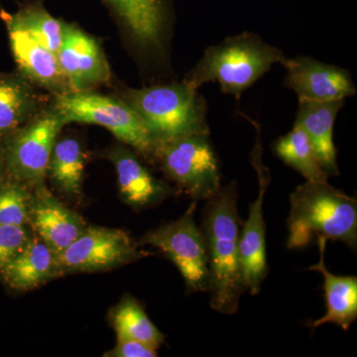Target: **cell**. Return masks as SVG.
<instances>
[{
    "label": "cell",
    "instance_id": "e0dca14e",
    "mask_svg": "<svg viewBox=\"0 0 357 357\" xmlns=\"http://www.w3.org/2000/svg\"><path fill=\"white\" fill-rule=\"evenodd\" d=\"M141 46L158 50L165 36L168 0H105Z\"/></svg>",
    "mask_w": 357,
    "mask_h": 357
},
{
    "label": "cell",
    "instance_id": "277c9868",
    "mask_svg": "<svg viewBox=\"0 0 357 357\" xmlns=\"http://www.w3.org/2000/svg\"><path fill=\"white\" fill-rule=\"evenodd\" d=\"M123 100L139 116L157 145L192 134L211 135L206 100L184 82L128 89Z\"/></svg>",
    "mask_w": 357,
    "mask_h": 357
},
{
    "label": "cell",
    "instance_id": "30bf717a",
    "mask_svg": "<svg viewBox=\"0 0 357 357\" xmlns=\"http://www.w3.org/2000/svg\"><path fill=\"white\" fill-rule=\"evenodd\" d=\"M244 115V114H243ZM245 116V115H244ZM256 128L255 148L251 152V165L257 173L258 189L257 198L249 208L248 220L241 223L243 229L241 231V267L244 285L250 295L256 296L261 290L263 282L268 274L266 253V223L263 213V203L268 187L271 182L269 169L262 162L261 130L260 126L255 121L245 116Z\"/></svg>",
    "mask_w": 357,
    "mask_h": 357
},
{
    "label": "cell",
    "instance_id": "484cf974",
    "mask_svg": "<svg viewBox=\"0 0 357 357\" xmlns=\"http://www.w3.org/2000/svg\"><path fill=\"white\" fill-rule=\"evenodd\" d=\"M33 236L30 227L0 225V270L29 243Z\"/></svg>",
    "mask_w": 357,
    "mask_h": 357
},
{
    "label": "cell",
    "instance_id": "6da1fadb",
    "mask_svg": "<svg viewBox=\"0 0 357 357\" xmlns=\"http://www.w3.org/2000/svg\"><path fill=\"white\" fill-rule=\"evenodd\" d=\"M237 201L236 181L220 185L218 191L206 199L199 227L208 257L211 307L223 314H236L239 300L246 291L239 248L243 222Z\"/></svg>",
    "mask_w": 357,
    "mask_h": 357
},
{
    "label": "cell",
    "instance_id": "52a82bcc",
    "mask_svg": "<svg viewBox=\"0 0 357 357\" xmlns=\"http://www.w3.org/2000/svg\"><path fill=\"white\" fill-rule=\"evenodd\" d=\"M197 202L178 220L150 230L141 238L161 251L178 268L188 294L208 292V257L202 230L195 222Z\"/></svg>",
    "mask_w": 357,
    "mask_h": 357
},
{
    "label": "cell",
    "instance_id": "8fae6325",
    "mask_svg": "<svg viewBox=\"0 0 357 357\" xmlns=\"http://www.w3.org/2000/svg\"><path fill=\"white\" fill-rule=\"evenodd\" d=\"M282 66L286 70L284 84L297 95L298 100L333 102L356 95L351 73L337 66L307 56L286 57Z\"/></svg>",
    "mask_w": 357,
    "mask_h": 357
},
{
    "label": "cell",
    "instance_id": "cb8c5ba5",
    "mask_svg": "<svg viewBox=\"0 0 357 357\" xmlns=\"http://www.w3.org/2000/svg\"><path fill=\"white\" fill-rule=\"evenodd\" d=\"M32 107V96L15 77H0V138L20 128Z\"/></svg>",
    "mask_w": 357,
    "mask_h": 357
},
{
    "label": "cell",
    "instance_id": "5b68a950",
    "mask_svg": "<svg viewBox=\"0 0 357 357\" xmlns=\"http://www.w3.org/2000/svg\"><path fill=\"white\" fill-rule=\"evenodd\" d=\"M210 136H183L155 149L154 159L167 177L197 203L211 198L222 185L220 160Z\"/></svg>",
    "mask_w": 357,
    "mask_h": 357
},
{
    "label": "cell",
    "instance_id": "8992f818",
    "mask_svg": "<svg viewBox=\"0 0 357 357\" xmlns=\"http://www.w3.org/2000/svg\"><path fill=\"white\" fill-rule=\"evenodd\" d=\"M57 112L65 123L81 122L103 126L142 156L154 158L156 142L124 100L86 91H70L59 96Z\"/></svg>",
    "mask_w": 357,
    "mask_h": 357
},
{
    "label": "cell",
    "instance_id": "4fadbf2b",
    "mask_svg": "<svg viewBox=\"0 0 357 357\" xmlns=\"http://www.w3.org/2000/svg\"><path fill=\"white\" fill-rule=\"evenodd\" d=\"M30 227L58 255L83 234L86 225L41 185L33 192Z\"/></svg>",
    "mask_w": 357,
    "mask_h": 357
},
{
    "label": "cell",
    "instance_id": "ffe728a7",
    "mask_svg": "<svg viewBox=\"0 0 357 357\" xmlns=\"http://www.w3.org/2000/svg\"><path fill=\"white\" fill-rule=\"evenodd\" d=\"M272 150L281 161L307 181L328 182V174L319 163L311 141L300 126L294 124L290 132L275 141Z\"/></svg>",
    "mask_w": 357,
    "mask_h": 357
},
{
    "label": "cell",
    "instance_id": "ba28073f",
    "mask_svg": "<svg viewBox=\"0 0 357 357\" xmlns=\"http://www.w3.org/2000/svg\"><path fill=\"white\" fill-rule=\"evenodd\" d=\"M64 124L56 110L7 135L4 158L10 178L28 187L44 185L52 152Z\"/></svg>",
    "mask_w": 357,
    "mask_h": 357
},
{
    "label": "cell",
    "instance_id": "9a60e30c",
    "mask_svg": "<svg viewBox=\"0 0 357 357\" xmlns=\"http://www.w3.org/2000/svg\"><path fill=\"white\" fill-rule=\"evenodd\" d=\"M345 100L311 102L299 100L296 126H300L311 141L319 163L330 176L340 175L337 151L333 143V126Z\"/></svg>",
    "mask_w": 357,
    "mask_h": 357
},
{
    "label": "cell",
    "instance_id": "3957f363",
    "mask_svg": "<svg viewBox=\"0 0 357 357\" xmlns=\"http://www.w3.org/2000/svg\"><path fill=\"white\" fill-rule=\"evenodd\" d=\"M289 249L303 248L312 237L340 241L356 252L357 201L328 182L306 181L290 195Z\"/></svg>",
    "mask_w": 357,
    "mask_h": 357
},
{
    "label": "cell",
    "instance_id": "603a6c76",
    "mask_svg": "<svg viewBox=\"0 0 357 357\" xmlns=\"http://www.w3.org/2000/svg\"><path fill=\"white\" fill-rule=\"evenodd\" d=\"M7 26L27 33L47 49L58 54L64 37V26L43 9L27 8L14 15H7Z\"/></svg>",
    "mask_w": 357,
    "mask_h": 357
},
{
    "label": "cell",
    "instance_id": "4316f807",
    "mask_svg": "<svg viewBox=\"0 0 357 357\" xmlns=\"http://www.w3.org/2000/svg\"><path fill=\"white\" fill-rule=\"evenodd\" d=\"M157 349L151 345L130 340V338L117 337L116 347L112 351L105 352L107 357H156Z\"/></svg>",
    "mask_w": 357,
    "mask_h": 357
},
{
    "label": "cell",
    "instance_id": "44dd1931",
    "mask_svg": "<svg viewBox=\"0 0 357 357\" xmlns=\"http://www.w3.org/2000/svg\"><path fill=\"white\" fill-rule=\"evenodd\" d=\"M86 156L81 143L75 138L56 142L52 152L48 174L61 191L79 197L83 187Z\"/></svg>",
    "mask_w": 357,
    "mask_h": 357
},
{
    "label": "cell",
    "instance_id": "7a4b0ae2",
    "mask_svg": "<svg viewBox=\"0 0 357 357\" xmlns=\"http://www.w3.org/2000/svg\"><path fill=\"white\" fill-rule=\"evenodd\" d=\"M285 59L280 49L255 33L243 32L208 47L183 82L196 91L218 83L223 93L234 96L238 103L246 89Z\"/></svg>",
    "mask_w": 357,
    "mask_h": 357
},
{
    "label": "cell",
    "instance_id": "7402d4cb",
    "mask_svg": "<svg viewBox=\"0 0 357 357\" xmlns=\"http://www.w3.org/2000/svg\"><path fill=\"white\" fill-rule=\"evenodd\" d=\"M112 324L117 337L138 340L157 349L165 340V335L152 323L139 302L131 296L124 297L115 307Z\"/></svg>",
    "mask_w": 357,
    "mask_h": 357
},
{
    "label": "cell",
    "instance_id": "83f0119b",
    "mask_svg": "<svg viewBox=\"0 0 357 357\" xmlns=\"http://www.w3.org/2000/svg\"><path fill=\"white\" fill-rule=\"evenodd\" d=\"M4 172H6V158H4L3 145L0 143V182L3 178Z\"/></svg>",
    "mask_w": 357,
    "mask_h": 357
},
{
    "label": "cell",
    "instance_id": "2e32d148",
    "mask_svg": "<svg viewBox=\"0 0 357 357\" xmlns=\"http://www.w3.org/2000/svg\"><path fill=\"white\" fill-rule=\"evenodd\" d=\"M319 259L317 264L307 268L311 271L319 272L324 277L326 312L325 316L307 324L314 331L325 324L340 326L344 332L349 331L357 318V277L337 276L328 271L325 263L326 239L317 236Z\"/></svg>",
    "mask_w": 357,
    "mask_h": 357
},
{
    "label": "cell",
    "instance_id": "7c38bea8",
    "mask_svg": "<svg viewBox=\"0 0 357 357\" xmlns=\"http://www.w3.org/2000/svg\"><path fill=\"white\" fill-rule=\"evenodd\" d=\"M57 57L72 91H86L109 79V68L102 49L95 40L73 26H64Z\"/></svg>",
    "mask_w": 357,
    "mask_h": 357
},
{
    "label": "cell",
    "instance_id": "9c48e42d",
    "mask_svg": "<svg viewBox=\"0 0 357 357\" xmlns=\"http://www.w3.org/2000/svg\"><path fill=\"white\" fill-rule=\"evenodd\" d=\"M146 255L124 230L86 225L74 243L56 255V265L60 276L112 269Z\"/></svg>",
    "mask_w": 357,
    "mask_h": 357
},
{
    "label": "cell",
    "instance_id": "5bb4252c",
    "mask_svg": "<svg viewBox=\"0 0 357 357\" xmlns=\"http://www.w3.org/2000/svg\"><path fill=\"white\" fill-rule=\"evenodd\" d=\"M109 158L116 170L121 199L134 210L152 208L174 194L172 188L154 177L128 148H115Z\"/></svg>",
    "mask_w": 357,
    "mask_h": 357
},
{
    "label": "cell",
    "instance_id": "d4e9b609",
    "mask_svg": "<svg viewBox=\"0 0 357 357\" xmlns=\"http://www.w3.org/2000/svg\"><path fill=\"white\" fill-rule=\"evenodd\" d=\"M33 194L28 185L10 178L0 182V225L30 227Z\"/></svg>",
    "mask_w": 357,
    "mask_h": 357
},
{
    "label": "cell",
    "instance_id": "ac0fdd59",
    "mask_svg": "<svg viewBox=\"0 0 357 357\" xmlns=\"http://www.w3.org/2000/svg\"><path fill=\"white\" fill-rule=\"evenodd\" d=\"M58 276L56 255L34 234L31 241L0 270V278L13 290L30 291Z\"/></svg>",
    "mask_w": 357,
    "mask_h": 357
},
{
    "label": "cell",
    "instance_id": "d6986e66",
    "mask_svg": "<svg viewBox=\"0 0 357 357\" xmlns=\"http://www.w3.org/2000/svg\"><path fill=\"white\" fill-rule=\"evenodd\" d=\"M7 28L14 59L26 76L49 89L62 88L68 84L59 65L57 54L35 41L22 30L11 26Z\"/></svg>",
    "mask_w": 357,
    "mask_h": 357
}]
</instances>
